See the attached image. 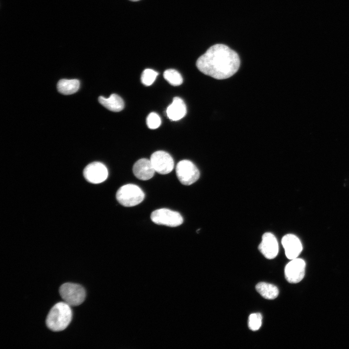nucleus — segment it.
Here are the masks:
<instances>
[{"label":"nucleus","mask_w":349,"mask_h":349,"mask_svg":"<svg viewBox=\"0 0 349 349\" xmlns=\"http://www.w3.org/2000/svg\"><path fill=\"white\" fill-rule=\"evenodd\" d=\"M196 65L203 74L217 79L230 78L238 70L239 56L229 47L222 44L210 47L198 58Z\"/></svg>","instance_id":"nucleus-1"},{"label":"nucleus","mask_w":349,"mask_h":349,"mask_svg":"<svg viewBox=\"0 0 349 349\" xmlns=\"http://www.w3.org/2000/svg\"><path fill=\"white\" fill-rule=\"evenodd\" d=\"M72 312L70 305L65 302L56 303L49 311L46 319L47 327L54 332L64 330L70 324Z\"/></svg>","instance_id":"nucleus-2"},{"label":"nucleus","mask_w":349,"mask_h":349,"mask_svg":"<svg viewBox=\"0 0 349 349\" xmlns=\"http://www.w3.org/2000/svg\"><path fill=\"white\" fill-rule=\"evenodd\" d=\"M116 197L121 205L124 206L130 207L141 203L144 199V194L137 185L128 184L118 189Z\"/></svg>","instance_id":"nucleus-3"},{"label":"nucleus","mask_w":349,"mask_h":349,"mask_svg":"<svg viewBox=\"0 0 349 349\" xmlns=\"http://www.w3.org/2000/svg\"><path fill=\"white\" fill-rule=\"evenodd\" d=\"M59 293L64 301L73 306L81 304L86 297L84 287L74 283H66L63 284L59 288Z\"/></svg>","instance_id":"nucleus-4"},{"label":"nucleus","mask_w":349,"mask_h":349,"mask_svg":"<svg viewBox=\"0 0 349 349\" xmlns=\"http://www.w3.org/2000/svg\"><path fill=\"white\" fill-rule=\"evenodd\" d=\"M176 174L183 185L189 186L195 182L200 176L197 167L189 160L180 161L176 166Z\"/></svg>","instance_id":"nucleus-5"},{"label":"nucleus","mask_w":349,"mask_h":349,"mask_svg":"<svg viewBox=\"0 0 349 349\" xmlns=\"http://www.w3.org/2000/svg\"><path fill=\"white\" fill-rule=\"evenodd\" d=\"M151 220L156 224L169 227H176L183 222L179 213L167 208L157 209L152 212Z\"/></svg>","instance_id":"nucleus-6"},{"label":"nucleus","mask_w":349,"mask_h":349,"mask_svg":"<svg viewBox=\"0 0 349 349\" xmlns=\"http://www.w3.org/2000/svg\"><path fill=\"white\" fill-rule=\"evenodd\" d=\"M150 161L156 172L161 174L170 173L174 169V161L171 156L164 151H157L150 157Z\"/></svg>","instance_id":"nucleus-7"},{"label":"nucleus","mask_w":349,"mask_h":349,"mask_svg":"<svg viewBox=\"0 0 349 349\" xmlns=\"http://www.w3.org/2000/svg\"><path fill=\"white\" fill-rule=\"evenodd\" d=\"M86 180L93 184H99L107 178L108 171L106 166L100 162H93L87 165L83 170Z\"/></svg>","instance_id":"nucleus-8"},{"label":"nucleus","mask_w":349,"mask_h":349,"mask_svg":"<svg viewBox=\"0 0 349 349\" xmlns=\"http://www.w3.org/2000/svg\"><path fill=\"white\" fill-rule=\"evenodd\" d=\"M306 264L304 260L298 257L292 259L285 268V276L290 283H298L305 275Z\"/></svg>","instance_id":"nucleus-9"},{"label":"nucleus","mask_w":349,"mask_h":349,"mask_svg":"<svg viewBox=\"0 0 349 349\" xmlns=\"http://www.w3.org/2000/svg\"><path fill=\"white\" fill-rule=\"evenodd\" d=\"M258 249L266 258H274L279 251L278 243L274 235L269 232L264 234Z\"/></svg>","instance_id":"nucleus-10"},{"label":"nucleus","mask_w":349,"mask_h":349,"mask_svg":"<svg viewBox=\"0 0 349 349\" xmlns=\"http://www.w3.org/2000/svg\"><path fill=\"white\" fill-rule=\"evenodd\" d=\"M281 242L286 255L289 259L297 258L302 250V244L300 239L293 234H288L284 236Z\"/></svg>","instance_id":"nucleus-11"},{"label":"nucleus","mask_w":349,"mask_h":349,"mask_svg":"<svg viewBox=\"0 0 349 349\" xmlns=\"http://www.w3.org/2000/svg\"><path fill=\"white\" fill-rule=\"evenodd\" d=\"M155 170L150 159H141L137 160L133 167V173L139 179L147 180L154 175Z\"/></svg>","instance_id":"nucleus-12"},{"label":"nucleus","mask_w":349,"mask_h":349,"mask_svg":"<svg viewBox=\"0 0 349 349\" xmlns=\"http://www.w3.org/2000/svg\"><path fill=\"white\" fill-rule=\"evenodd\" d=\"M167 117L172 121H177L184 117L187 112V109L184 101L179 97L173 98L172 103L166 109Z\"/></svg>","instance_id":"nucleus-13"},{"label":"nucleus","mask_w":349,"mask_h":349,"mask_svg":"<svg viewBox=\"0 0 349 349\" xmlns=\"http://www.w3.org/2000/svg\"><path fill=\"white\" fill-rule=\"evenodd\" d=\"M99 102L108 110L114 112L122 111L124 108L123 99L118 95L111 94L109 98L100 96L98 97Z\"/></svg>","instance_id":"nucleus-14"},{"label":"nucleus","mask_w":349,"mask_h":349,"mask_svg":"<svg viewBox=\"0 0 349 349\" xmlns=\"http://www.w3.org/2000/svg\"><path fill=\"white\" fill-rule=\"evenodd\" d=\"M80 83L76 79H60L57 85L58 91L64 95H71L75 93L79 88Z\"/></svg>","instance_id":"nucleus-15"},{"label":"nucleus","mask_w":349,"mask_h":349,"mask_svg":"<svg viewBox=\"0 0 349 349\" xmlns=\"http://www.w3.org/2000/svg\"><path fill=\"white\" fill-rule=\"evenodd\" d=\"M255 288L266 299L273 300L277 298L279 294L278 288L275 285L268 283L260 282L256 285Z\"/></svg>","instance_id":"nucleus-16"},{"label":"nucleus","mask_w":349,"mask_h":349,"mask_svg":"<svg viewBox=\"0 0 349 349\" xmlns=\"http://www.w3.org/2000/svg\"><path fill=\"white\" fill-rule=\"evenodd\" d=\"M164 79L171 85L178 86L183 82V79L180 74L176 70L169 69L166 70L163 73Z\"/></svg>","instance_id":"nucleus-17"},{"label":"nucleus","mask_w":349,"mask_h":349,"mask_svg":"<svg viewBox=\"0 0 349 349\" xmlns=\"http://www.w3.org/2000/svg\"><path fill=\"white\" fill-rule=\"evenodd\" d=\"M158 73L151 69H146L142 73L141 77L142 82L146 86H149L155 80Z\"/></svg>","instance_id":"nucleus-18"},{"label":"nucleus","mask_w":349,"mask_h":349,"mask_svg":"<svg viewBox=\"0 0 349 349\" xmlns=\"http://www.w3.org/2000/svg\"><path fill=\"white\" fill-rule=\"evenodd\" d=\"M262 317L260 313H253L249 317L248 327L253 331H256L260 329L262 324Z\"/></svg>","instance_id":"nucleus-19"},{"label":"nucleus","mask_w":349,"mask_h":349,"mask_svg":"<svg viewBox=\"0 0 349 349\" xmlns=\"http://www.w3.org/2000/svg\"><path fill=\"white\" fill-rule=\"evenodd\" d=\"M146 124L150 129H156L161 124V119L159 115L155 112H151L146 119Z\"/></svg>","instance_id":"nucleus-20"},{"label":"nucleus","mask_w":349,"mask_h":349,"mask_svg":"<svg viewBox=\"0 0 349 349\" xmlns=\"http://www.w3.org/2000/svg\"><path fill=\"white\" fill-rule=\"evenodd\" d=\"M130 0L132 1H139L140 0Z\"/></svg>","instance_id":"nucleus-21"}]
</instances>
